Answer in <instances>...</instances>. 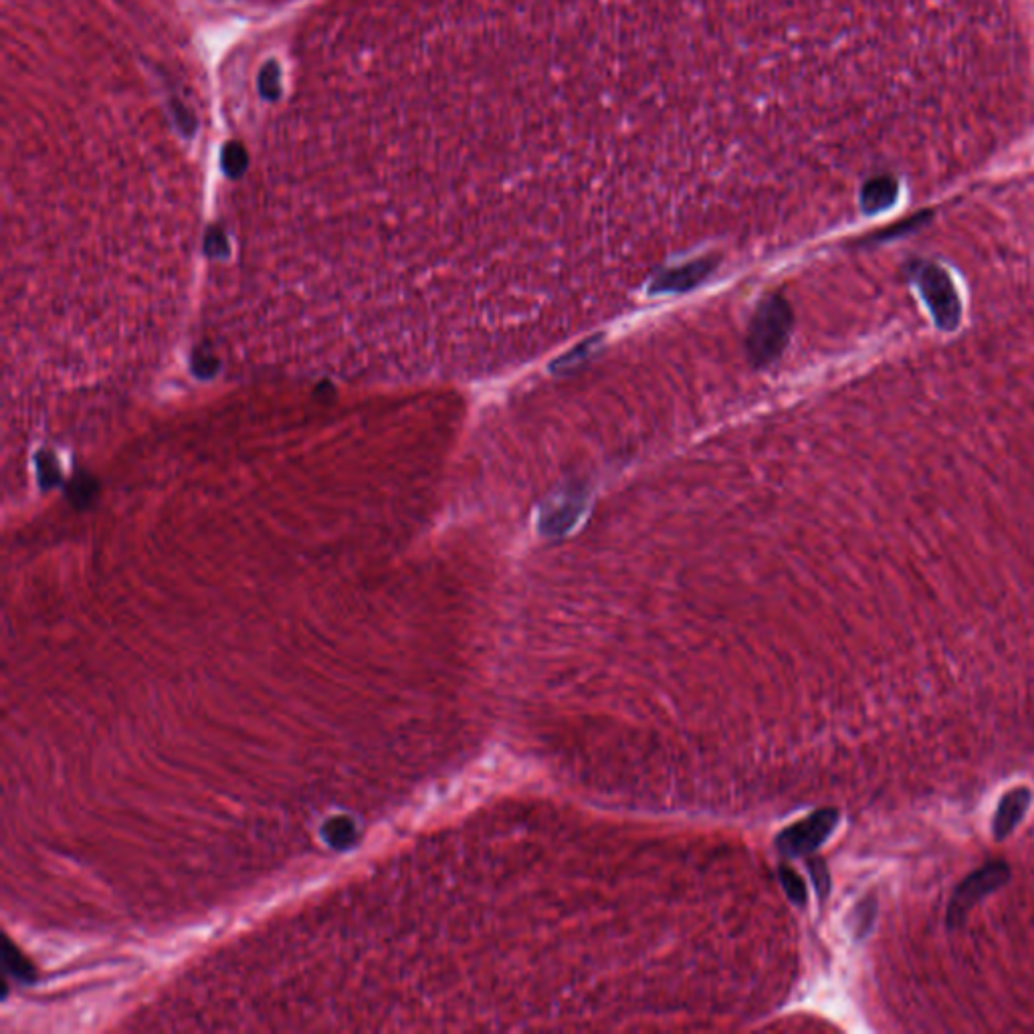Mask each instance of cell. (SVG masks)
Wrapping results in <instances>:
<instances>
[{"label":"cell","instance_id":"cell-1","mask_svg":"<svg viewBox=\"0 0 1034 1034\" xmlns=\"http://www.w3.org/2000/svg\"><path fill=\"white\" fill-rule=\"evenodd\" d=\"M903 267L909 283L917 287L934 326L942 334L958 332L964 318V305L950 271L927 259H911Z\"/></svg>","mask_w":1034,"mask_h":1034},{"label":"cell","instance_id":"cell-2","mask_svg":"<svg viewBox=\"0 0 1034 1034\" xmlns=\"http://www.w3.org/2000/svg\"><path fill=\"white\" fill-rule=\"evenodd\" d=\"M1010 867L1002 861H992L984 867H980L978 871L970 873L954 891L952 899H950V905H948V913H946V923H948V929H958L964 925L968 913L982 901L986 899L988 895L996 893L998 889H1002L1008 881H1010Z\"/></svg>","mask_w":1034,"mask_h":1034},{"label":"cell","instance_id":"cell-3","mask_svg":"<svg viewBox=\"0 0 1034 1034\" xmlns=\"http://www.w3.org/2000/svg\"><path fill=\"white\" fill-rule=\"evenodd\" d=\"M839 822V812L833 808H824L798 824L790 826L778 837V849L786 857H802L814 853L826 839L833 835Z\"/></svg>","mask_w":1034,"mask_h":1034},{"label":"cell","instance_id":"cell-4","mask_svg":"<svg viewBox=\"0 0 1034 1034\" xmlns=\"http://www.w3.org/2000/svg\"><path fill=\"white\" fill-rule=\"evenodd\" d=\"M1030 802H1032V792L1024 786L1012 788L1010 792H1006L1002 796V800L998 802L994 820H992V835L996 841H1004L1016 831V826L1024 820V816L1030 808Z\"/></svg>","mask_w":1034,"mask_h":1034},{"label":"cell","instance_id":"cell-5","mask_svg":"<svg viewBox=\"0 0 1034 1034\" xmlns=\"http://www.w3.org/2000/svg\"><path fill=\"white\" fill-rule=\"evenodd\" d=\"M899 198V182L893 176H875L867 180L861 188V211L867 217L879 215L897 202Z\"/></svg>","mask_w":1034,"mask_h":1034},{"label":"cell","instance_id":"cell-6","mask_svg":"<svg viewBox=\"0 0 1034 1034\" xmlns=\"http://www.w3.org/2000/svg\"><path fill=\"white\" fill-rule=\"evenodd\" d=\"M929 221H932V213H929V211H927V213L913 215V217H909V219H905V221H901V223H897V225H891V227H887V229H883V231L873 233V235L867 239V243H889V241H895V239L909 237V235H913L915 231L923 229Z\"/></svg>","mask_w":1034,"mask_h":1034},{"label":"cell","instance_id":"cell-7","mask_svg":"<svg viewBox=\"0 0 1034 1034\" xmlns=\"http://www.w3.org/2000/svg\"><path fill=\"white\" fill-rule=\"evenodd\" d=\"M249 166L247 150L239 142H231L223 150V168L229 178H241Z\"/></svg>","mask_w":1034,"mask_h":1034},{"label":"cell","instance_id":"cell-8","mask_svg":"<svg viewBox=\"0 0 1034 1034\" xmlns=\"http://www.w3.org/2000/svg\"><path fill=\"white\" fill-rule=\"evenodd\" d=\"M259 91L265 99H277L281 93V75L277 63H267L259 75Z\"/></svg>","mask_w":1034,"mask_h":1034},{"label":"cell","instance_id":"cell-9","mask_svg":"<svg viewBox=\"0 0 1034 1034\" xmlns=\"http://www.w3.org/2000/svg\"><path fill=\"white\" fill-rule=\"evenodd\" d=\"M782 881H784V889L788 891V895L798 901V903H804L806 899V891H804V883L800 881V877L794 875V871L790 869H784L782 871Z\"/></svg>","mask_w":1034,"mask_h":1034}]
</instances>
